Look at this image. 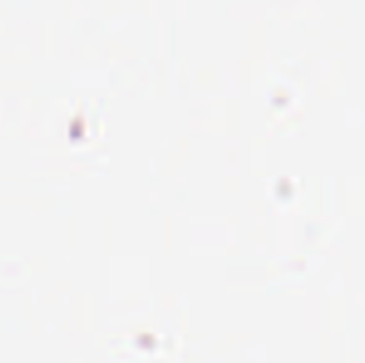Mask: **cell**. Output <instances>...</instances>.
Returning <instances> with one entry per match:
<instances>
[]
</instances>
